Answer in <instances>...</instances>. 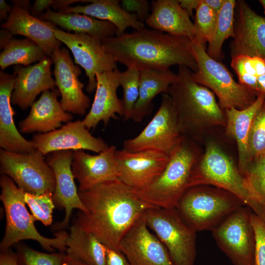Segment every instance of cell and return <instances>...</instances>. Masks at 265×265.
Instances as JSON below:
<instances>
[{
    "instance_id": "cell-1",
    "label": "cell",
    "mask_w": 265,
    "mask_h": 265,
    "mask_svg": "<svg viewBox=\"0 0 265 265\" xmlns=\"http://www.w3.org/2000/svg\"><path fill=\"white\" fill-rule=\"evenodd\" d=\"M79 194L86 211H79L73 224L118 250L122 238L137 220L148 209L158 207L139 198L119 179Z\"/></svg>"
},
{
    "instance_id": "cell-2",
    "label": "cell",
    "mask_w": 265,
    "mask_h": 265,
    "mask_svg": "<svg viewBox=\"0 0 265 265\" xmlns=\"http://www.w3.org/2000/svg\"><path fill=\"white\" fill-rule=\"evenodd\" d=\"M101 43L106 53L127 68L134 66L140 71L164 70L177 65L185 66L193 72L197 70L191 41L186 37L145 27L102 39Z\"/></svg>"
},
{
    "instance_id": "cell-3",
    "label": "cell",
    "mask_w": 265,
    "mask_h": 265,
    "mask_svg": "<svg viewBox=\"0 0 265 265\" xmlns=\"http://www.w3.org/2000/svg\"><path fill=\"white\" fill-rule=\"evenodd\" d=\"M191 72L185 66H178L177 78L166 93L172 99L181 134L195 137L203 127L226 126V116L214 94L196 82Z\"/></svg>"
},
{
    "instance_id": "cell-4",
    "label": "cell",
    "mask_w": 265,
    "mask_h": 265,
    "mask_svg": "<svg viewBox=\"0 0 265 265\" xmlns=\"http://www.w3.org/2000/svg\"><path fill=\"white\" fill-rule=\"evenodd\" d=\"M0 186V199L6 217L4 235L0 243V252L8 251L12 246L26 239L37 241L44 249L50 252L55 249L60 252H66L68 234L66 231L56 232L53 238L41 235L35 226L34 218L26 208L25 192L5 175H1Z\"/></svg>"
},
{
    "instance_id": "cell-5",
    "label": "cell",
    "mask_w": 265,
    "mask_h": 265,
    "mask_svg": "<svg viewBox=\"0 0 265 265\" xmlns=\"http://www.w3.org/2000/svg\"><path fill=\"white\" fill-rule=\"evenodd\" d=\"M198 159L197 151L192 141L182 135L158 178L144 188L132 190L139 198L156 207L176 209L188 188L190 175Z\"/></svg>"
},
{
    "instance_id": "cell-6",
    "label": "cell",
    "mask_w": 265,
    "mask_h": 265,
    "mask_svg": "<svg viewBox=\"0 0 265 265\" xmlns=\"http://www.w3.org/2000/svg\"><path fill=\"white\" fill-rule=\"evenodd\" d=\"M203 185L216 186L234 195L265 222V210L251 195L238 168L213 141L207 144L203 156L194 166L188 188Z\"/></svg>"
},
{
    "instance_id": "cell-7",
    "label": "cell",
    "mask_w": 265,
    "mask_h": 265,
    "mask_svg": "<svg viewBox=\"0 0 265 265\" xmlns=\"http://www.w3.org/2000/svg\"><path fill=\"white\" fill-rule=\"evenodd\" d=\"M191 48L197 64V70L191 72L192 78L216 95L223 110L244 109L256 101L258 95L237 82L223 64L208 55L205 44L192 41Z\"/></svg>"
},
{
    "instance_id": "cell-8",
    "label": "cell",
    "mask_w": 265,
    "mask_h": 265,
    "mask_svg": "<svg viewBox=\"0 0 265 265\" xmlns=\"http://www.w3.org/2000/svg\"><path fill=\"white\" fill-rule=\"evenodd\" d=\"M244 205L237 197L224 190L198 186L188 188L177 210L196 232L212 230L236 210Z\"/></svg>"
},
{
    "instance_id": "cell-9",
    "label": "cell",
    "mask_w": 265,
    "mask_h": 265,
    "mask_svg": "<svg viewBox=\"0 0 265 265\" xmlns=\"http://www.w3.org/2000/svg\"><path fill=\"white\" fill-rule=\"evenodd\" d=\"M143 216L148 228L166 247L174 265H194L196 232L177 209L155 207L147 210Z\"/></svg>"
},
{
    "instance_id": "cell-10",
    "label": "cell",
    "mask_w": 265,
    "mask_h": 265,
    "mask_svg": "<svg viewBox=\"0 0 265 265\" xmlns=\"http://www.w3.org/2000/svg\"><path fill=\"white\" fill-rule=\"evenodd\" d=\"M0 172L25 192L40 194L55 190L53 171L37 150L22 154L0 149Z\"/></svg>"
},
{
    "instance_id": "cell-11",
    "label": "cell",
    "mask_w": 265,
    "mask_h": 265,
    "mask_svg": "<svg viewBox=\"0 0 265 265\" xmlns=\"http://www.w3.org/2000/svg\"><path fill=\"white\" fill-rule=\"evenodd\" d=\"M251 213L249 208L242 206L212 230L219 247L235 265H254L255 238Z\"/></svg>"
},
{
    "instance_id": "cell-12",
    "label": "cell",
    "mask_w": 265,
    "mask_h": 265,
    "mask_svg": "<svg viewBox=\"0 0 265 265\" xmlns=\"http://www.w3.org/2000/svg\"><path fill=\"white\" fill-rule=\"evenodd\" d=\"M182 135L172 99L164 93L152 119L137 135L124 141L123 149L130 152L156 150L170 156Z\"/></svg>"
},
{
    "instance_id": "cell-13",
    "label": "cell",
    "mask_w": 265,
    "mask_h": 265,
    "mask_svg": "<svg viewBox=\"0 0 265 265\" xmlns=\"http://www.w3.org/2000/svg\"><path fill=\"white\" fill-rule=\"evenodd\" d=\"M55 37L72 53L75 63L85 70L88 78L86 91L96 90V75L117 69V62L103 48L100 39L85 33H70L56 28Z\"/></svg>"
},
{
    "instance_id": "cell-14",
    "label": "cell",
    "mask_w": 265,
    "mask_h": 265,
    "mask_svg": "<svg viewBox=\"0 0 265 265\" xmlns=\"http://www.w3.org/2000/svg\"><path fill=\"white\" fill-rule=\"evenodd\" d=\"M120 175L119 179L134 190L144 188L162 173L169 155L156 150L130 152L117 150L115 153Z\"/></svg>"
},
{
    "instance_id": "cell-15",
    "label": "cell",
    "mask_w": 265,
    "mask_h": 265,
    "mask_svg": "<svg viewBox=\"0 0 265 265\" xmlns=\"http://www.w3.org/2000/svg\"><path fill=\"white\" fill-rule=\"evenodd\" d=\"M80 120L70 121L47 133L34 134L31 140L44 156L65 150H88L100 153L109 146L102 138L94 136Z\"/></svg>"
},
{
    "instance_id": "cell-16",
    "label": "cell",
    "mask_w": 265,
    "mask_h": 265,
    "mask_svg": "<svg viewBox=\"0 0 265 265\" xmlns=\"http://www.w3.org/2000/svg\"><path fill=\"white\" fill-rule=\"evenodd\" d=\"M74 151H56L47 155L46 161L53 169L55 180L53 194L54 205L65 210L63 219L55 223L53 231H62L68 228L72 211L77 209L85 212L86 209L81 201L74 181L72 170Z\"/></svg>"
},
{
    "instance_id": "cell-17",
    "label": "cell",
    "mask_w": 265,
    "mask_h": 265,
    "mask_svg": "<svg viewBox=\"0 0 265 265\" xmlns=\"http://www.w3.org/2000/svg\"><path fill=\"white\" fill-rule=\"evenodd\" d=\"M50 57L54 65L53 75L61 95L60 103L64 110L79 115H86L91 100L83 91L84 84L79 79L80 68L74 64L68 50L57 48Z\"/></svg>"
},
{
    "instance_id": "cell-18",
    "label": "cell",
    "mask_w": 265,
    "mask_h": 265,
    "mask_svg": "<svg viewBox=\"0 0 265 265\" xmlns=\"http://www.w3.org/2000/svg\"><path fill=\"white\" fill-rule=\"evenodd\" d=\"M148 228L143 214L123 237L119 250L131 265H174L166 247Z\"/></svg>"
},
{
    "instance_id": "cell-19",
    "label": "cell",
    "mask_w": 265,
    "mask_h": 265,
    "mask_svg": "<svg viewBox=\"0 0 265 265\" xmlns=\"http://www.w3.org/2000/svg\"><path fill=\"white\" fill-rule=\"evenodd\" d=\"M231 57L245 55L265 59V17L257 14L243 0L236 1Z\"/></svg>"
},
{
    "instance_id": "cell-20",
    "label": "cell",
    "mask_w": 265,
    "mask_h": 265,
    "mask_svg": "<svg viewBox=\"0 0 265 265\" xmlns=\"http://www.w3.org/2000/svg\"><path fill=\"white\" fill-rule=\"evenodd\" d=\"M11 11L2 28L13 35H21L37 43L50 57L53 52L60 48L61 42L54 34L56 25L32 16L29 0H13Z\"/></svg>"
},
{
    "instance_id": "cell-21",
    "label": "cell",
    "mask_w": 265,
    "mask_h": 265,
    "mask_svg": "<svg viewBox=\"0 0 265 265\" xmlns=\"http://www.w3.org/2000/svg\"><path fill=\"white\" fill-rule=\"evenodd\" d=\"M116 150L115 146L111 145L97 155L83 150L74 151L72 170L79 183V191H85L100 184L119 178Z\"/></svg>"
},
{
    "instance_id": "cell-22",
    "label": "cell",
    "mask_w": 265,
    "mask_h": 265,
    "mask_svg": "<svg viewBox=\"0 0 265 265\" xmlns=\"http://www.w3.org/2000/svg\"><path fill=\"white\" fill-rule=\"evenodd\" d=\"M52 63L51 58L46 56L33 65L13 67L15 81L11 97L12 104L26 109L41 92L55 88L56 83L51 69Z\"/></svg>"
},
{
    "instance_id": "cell-23",
    "label": "cell",
    "mask_w": 265,
    "mask_h": 265,
    "mask_svg": "<svg viewBox=\"0 0 265 265\" xmlns=\"http://www.w3.org/2000/svg\"><path fill=\"white\" fill-rule=\"evenodd\" d=\"M120 72L116 69L96 74L94 100L82 120L89 130L95 129L100 122L107 125L111 119L117 118L116 114L123 118V101L117 95Z\"/></svg>"
},
{
    "instance_id": "cell-24",
    "label": "cell",
    "mask_w": 265,
    "mask_h": 265,
    "mask_svg": "<svg viewBox=\"0 0 265 265\" xmlns=\"http://www.w3.org/2000/svg\"><path fill=\"white\" fill-rule=\"evenodd\" d=\"M58 89L42 92L39 99L31 106L27 117L19 123L21 132L47 133L60 128L62 123L71 121V113L64 110L57 100L60 95Z\"/></svg>"
},
{
    "instance_id": "cell-25",
    "label": "cell",
    "mask_w": 265,
    "mask_h": 265,
    "mask_svg": "<svg viewBox=\"0 0 265 265\" xmlns=\"http://www.w3.org/2000/svg\"><path fill=\"white\" fill-rule=\"evenodd\" d=\"M15 76L0 72V147L11 152L27 154L36 150L31 140L25 139L18 130L11 103Z\"/></svg>"
},
{
    "instance_id": "cell-26",
    "label": "cell",
    "mask_w": 265,
    "mask_h": 265,
    "mask_svg": "<svg viewBox=\"0 0 265 265\" xmlns=\"http://www.w3.org/2000/svg\"><path fill=\"white\" fill-rule=\"evenodd\" d=\"M151 13L145 21L152 29L172 35L184 36L191 41L196 32L188 13L180 5L179 0H156L151 2Z\"/></svg>"
},
{
    "instance_id": "cell-27",
    "label": "cell",
    "mask_w": 265,
    "mask_h": 265,
    "mask_svg": "<svg viewBox=\"0 0 265 265\" xmlns=\"http://www.w3.org/2000/svg\"><path fill=\"white\" fill-rule=\"evenodd\" d=\"M265 100V95L259 94L256 101L247 107L239 109L232 107L225 110L226 132L237 143L238 170L243 176L251 161L248 150V138L252 124L258 110Z\"/></svg>"
},
{
    "instance_id": "cell-28",
    "label": "cell",
    "mask_w": 265,
    "mask_h": 265,
    "mask_svg": "<svg viewBox=\"0 0 265 265\" xmlns=\"http://www.w3.org/2000/svg\"><path fill=\"white\" fill-rule=\"evenodd\" d=\"M118 0H92L85 5L70 6L58 12L62 13H76L88 15L99 20L108 21L117 28L116 36L125 33L128 27L139 30L145 24L137 16L125 10Z\"/></svg>"
},
{
    "instance_id": "cell-29",
    "label": "cell",
    "mask_w": 265,
    "mask_h": 265,
    "mask_svg": "<svg viewBox=\"0 0 265 265\" xmlns=\"http://www.w3.org/2000/svg\"><path fill=\"white\" fill-rule=\"evenodd\" d=\"M139 96L131 116L135 122H140L152 110L154 99L166 93L175 81L177 74L170 69L140 71Z\"/></svg>"
},
{
    "instance_id": "cell-30",
    "label": "cell",
    "mask_w": 265,
    "mask_h": 265,
    "mask_svg": "<svg viewBox=\"0 0 265 265\" xmlns=\"http://www.w3.org/2000/svg\"><path fill=\"white\" fill-rule=\"evenodd\" d=\"M38 18L52 22L66 30L87 34L101 40L117 34V28L113 24L84 14L62 13L49 8Z\"/></svg>"
},
{
    "instance_id": "cell-31",
    "label": "cell",
    "mask_w": 265,
    "mask_h": 265,
    "mask_svg": "<svg viewBox=\"0 0 265 265\" xmlns=\"http://www.w3.org/2000/svg\"><path fill=\"white\" fill-rule=\"evenodd\" d=\"M66 253L85 265H106V246L93 235L73 224L66 239Z\"/></svg>"
},
{
    "instance_id": "cell-32",
    "label": "cell",
    "mask_w": 265,
    "mask_h": 265,
    "mask_svg": "<svg viewBox=\"0 0 265 265\" xmlns=\"http://www.w3.org/2000/svg\"><path fill=\"white\" fill-rule=\"evenodd\" d=\"M46 56L35 42L26 38H13L0 53V66L1 70L13 65L26 67L36 61L39 62Z\"/></svg>"
},
{
    "instance_id": "cell-33",
    "label": "cell",
    "mask_w": 265,
    "mask_h": 265,
    "mask_svg": "<svg viewBox=\"0 0 265 265\" xmlns=\"http://www.w3.org/2000/svg\"><path fill=\"white\" fill-rule=\"evenodd\" d=\"M236 0H225L217 14L213 34L208 42L207 52L213 59L219 61L223 58L222 47L225 40L234 37V13Z\"/></svg>"
},
{
    "instance_id": "cell-34",
    "label": "cell",
    "mask_w": 265,
    "mask_h": 265,
    "mask_svg": "<svg viewBox=\"0 0 265 265\" xmlns=\"http://www.w3.org/2000/svg\"><path fill=\"white\" fill-rule=\"evenodd\" d=\"M231 58V65L238 76V82L259 95L257 80L265 74V59L245 55Z\"/></svg>"
},
{
    "instance_id": "cell-35",
    "label": "cell",
    "mask_w": 265,
    "mask_h": 265,
    "mask_svg": "<svg viewBox=\"0 0 265 265\" xmlns=\"http://www.w3.org/2000/svg\"><path fill=\"white\" fill-rule=\"evenodd\" d=\"M140 72L134 66H131L119 77L120 86L123 90V116L124 120L131 118L132 111L139 96Z\"/></svg>"
},
{
    "instance_id": "cell-36",
    "label": "cell",
    "mask_w": 265,
    "mask_h": 265,
    "mask_svg": "<svg viewBox=\"0 0 265 265\" xmlns=\"http://www.w3.org/2000/svg\"><path fill=\"white\" fill-rule=\"evenodd\" d=\"M243 176L251 195L265 210V155L253 159Z\"/></svg>"
},
{
    "instance_id": "cell-37",
    "label": "cell",
    "mask_w": 265,
    "mask_h": 265,
    "mask_svg": "<svg viewBox=\"0 0 265 265\" xmlns=\"http://www.w3.org/2000/svg\"><path fill=\"white\" fill-rule=\"evenodd\" d=\"M18 265H62L66 253H46L34 250L24 244H15Z\"/></svg>"
},
{
    "instance_id": "cell-38",
    "label": "cell",
    "mask_w": 265,
    "mask_h": 265,
    "mask_svg": "<svg viewBox=\"0 0 265 265\" xmlns=\"http://www.w3.org/2000/svg\"><path fill=\"white\" fill-rule=\"evenodd\" d=\"M53 193L46 192L40 194L25 192V200L35 220L49 226L53 222V212L55 205L53 199Z\"/></svg>"
},
{
    "instance_id": "cell-39",
    "label": "cell",
    "mask_w": 265,
    "mask_h": 265,
    "mask_svg": "<svg viewBox=\"0 0 265 265\" xmlns=\"http://www.w3.org/2000/svg\"><path fill=\"white\" fill-rule=\"evenodd\" d=\"M195 11L193 24L196 32V39L194 41L205 44L209 42L212 37L216 24L217 14L203 0H201Z\"/></svg>"
},
{
    "instance_id": "cell-40",
    "label": "cell",
    "mask_w": 265,
    "mask_h": 265,
    "mask_svg": "<svg viewBox=\"0 0 265 265\" xmlns=\"http://www.w3.org/2000/svg\"><path fill=\"white\" fill-rule=\"evenodd\" d=\"M248 150L251 162L265 155V100L253 119L248 138Z\"/></svg>"
},
{
    "instance_id": "cell-41",
    "label": "cell",
    "mask_w": 265,
    "mask_h": 265,
    "mask_svg": "<svg viewBox=\"0 0 265 265\" xmlns=\"http://www.w3.org/2000/svg\"><path fill=\"white\" fill-rule=\"evenodd\" d=\"M251 220L255 238L254 265H265V222L253 212Z\"/></svg>"
},
{
    "instance_id": "cell-42",
    "label": "cell",
    "mask_w": 265,
    "mask_h": 265,
    "mask_svg": "<svg viewBox=\"0 0 265 265\" xmlns=\"http://www.w3.org/2000/svg\"><path fill=\"white\" fill-rule=\"evenodd\" d=\"M122 7L128 12L135 14L142 22L149 16L151 6L146 0H123L121 1ZM144 23V22H143Z\"/></svg>"
},
{
    "instance_id": "cell-43",
    "label": "cell",
    "mask_w": 265,
    "mask_h": 265,
    "mask_svg": "<svg viewBox=\"0 0 265 265\" xmlns=\"http://www.w3.org/2000/svg\"><path fill=\"white\" fill-rule=\"evenodd\" d=\"M106 265H131L126 256L120 250L106 247Z\"/></svg>"
},
{
    "instance_id": "cell-44",
    "label": "cell",
    "mask_w": 265,
    "mask_h": 265,
    "mask_svg": "<svg viewBox=\"0 0 265 265\" xmlns=\"http://www.w3.org/2000/svg\"><path fill=\"white\" fill-rule=\"evenodd\" d=\"M53 0H35L33 5L31 6L30 9V14L36 17H39L43 12L49 9L50 6H51L53 3Z\"/></svg>"
},
{
    "instance_id": "cell-45",
    "label": "cell",
    "mask_w": 265,
    "mask_h": 265,
    "mask_svg": "<svg viewBox=\"0 0 265 265\" xmlns=\"http://www.w3.org/2000/svg\"><path fill=\"white\" fill-rule=\"evenodd\" d=\"M0 265H18L15 252L10 250L0 252Z\"/></svg>"
},
{
    "instance_id": "cell-46",
    "label": "cell",
    "mask_w": 265,
    "mask_h": 265,
    "mask_svg": "<svg viewBox=\"0 0 265 265\" xmlns=\"http://www.w3.org/2000/svg\"><path fill=\"white\" fill-rule=\"evenodd\" d=\"M181 6L185 9L190 16L193 11L196 10L201 2V0H179Z\"/></svg>"
},
{
    "instance_id": "cell-47",
    "label": "cell",
    "mask_w": 265,
    "mask_h": 265,
    "mask_svg": "<svg viewBox=\"0 0 265 265\" xmlns=\"http://www.w3.org/2000/svg\"><path fill=\"white\" fill-rule=\"evenodd\" d=\"M79 1L80 2H90V0H55L53 1V3L51 6L53 9L54 10L60 11L64 8H66L75 2Z\"/></svg>"
},
{
    "instance_id": "cell-48",
    "label": "cell",
    "mask_w": 265,
    "mask_h": 265,
    "mask_svg": "<svg viewBox=\"0 0 265 265\" xmlns=\"http://www.w3.org/2000/svg\"><path fill=\"white\" fill-rule=\"evenodd\" d=\"M13 34L8 30L2 28L0 30V48L4 47L13 38Z\"/></svg>"
},
{
    "instance_id": "cell-49",
    "label": "cell",
    "mask_w": 265,
    "mask_h": 265,
    "mask_svg": "<svg viewBox=\"0 0 265 265\" xmlns=\"http://www.w3.org/2000/svg\"><path fill=\"white\" fill-rule=\"evenodd\" d=\"M12 6L6 3L4 0H0V21L6 20L11 11Z\"/></svg>"
},
{
    "instance_id": "cell-50",
    "label": "cell",
    "mask_w": 265,
    "mask_h": 265,
    "mask_svg": "<svg viewBox=\"0 0 265 265\" xmlns=\"http://www.w3.org/2000/svg\"><path fill=\"white\" fill-rule=\"evenodd\" d=\"M204 2L217 14L220 11L225 0H203Z\"/></svg>"
},
{
    "instance_id": "cell-51",
    "label": "cell",
    "mask_w": 265,
    "mask_h": 265,
    "mask_svg": "<svg viewBox=\"0 0 265 265\" xmlns=\"http://www.w3.org/2000/svg\"><path fill=\"white\" fill-rule=\"evenodd\" d=\"M62 265H85L82 262L71 254L66 253V256Z\"/></svg>"
},
{
    "instance_id": "cell-52",
    "label": "cell",
    "mask_w": 265,
    "mask_h": 265,
    "mask_svg": "<svg viewBox=\"0 0 265 265\" xmlns=\"http://www.w3.org/2000/svg\"><path fill=\"white\" fill-rule=\"evenodd\" d=\"M259 2L261 4V5H262V7L263 8L264 14L265 15V0H259Z\"/></svg>"
}]
</instances>
